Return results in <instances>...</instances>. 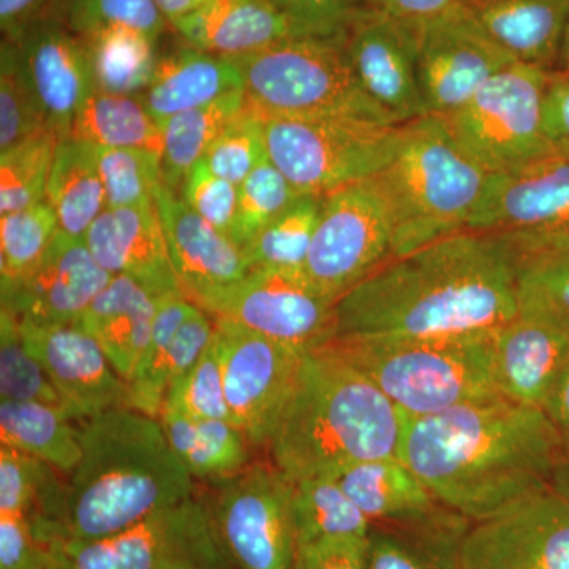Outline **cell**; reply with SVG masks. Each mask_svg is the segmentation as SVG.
Segmentation results:
<instances>
[{
	"instance_id": "obj_1",
	"label": "cell",
	"mask_w": 569,
	"mask_h": 569,
	"mask_svg": "<svg viewBox=\"0 0 569 569\" xmlns=\"http://www.w3.org/2000/svg\"><path fill=\"white\" fill-rule=\"evenodd\" d=\"M518 310L516 250L501 236L463 231L391 258L351 288L336 305V336L482 335Z\"/></svg>"
},
{
	"instance_id": "obj_2",
	"label": "cell",
	"mask_w": 569,
	"mask_h": 569,
	"mask_svg": "<svg viewBox=\"0 0 569 569\" xmlns=\"http://www.w3.org/2000/svg\"><path fill=\"white\" fill-rule=\"evenodd\" d=\"M563 455L548 413L508 399L408 418L400 449L433 497L473 523L553 488Z\"/></svg>"
},
{
	"instance_id": "obj_3",
	"label": "cell",
	"mask_w": 569,
	"mask_h": 569,
	"mask_svg": "<svg viewBox=\"0 0 569 569\" xmlns=\"http://www.w3.org/2000/svg\"><path fill=\"white\" fill-rule=\"evenodd\" d=\"M80 443L58 541L112 537L194 496L193 478L168 443L159 418L129 407L104 411L81 422Z\"/></svg>"
},
{
	"instance_id": "obj_4",
	"label": "cell",
	"mask_w": 569,
	"mask_h": 569,
	"mask_svg": "<svg viewBox=\"0 0 569 569\" xmlns=\"http://www.w3.org/2000/svg\"><path fill=\"white\" fill-rule=\"evenodd\" d=\"M407 422L369 378L320 347L306 356L269 455L291 481L335 477L365 460L400 458Z\"/></svg>"
},
{
	"instance_id": "obj_5",
	"label": "cell",
	"mask_w": 569,
	"mask_h": 569,
	"mask_svg": "<svg viewBox=\"0 0 569 569\" xmlns=\"http://www.w3.org/2000/svg\"><path fill=\"white\" fill-rule=\"evenodd\" d=\"M490 176L440 116L402 126L395 157L372 176L395 227L392 258L470 231Z\"/></svg>"
},
{
	"instance_id": "obj_6",
	"label": "cell",
	"mask_w": 569,
	"mask_h": 569,
	"mask_svg": "<svg viewBox=\"0 0 569 569\" xmlns=\"http://www.w3.org/2000/svg\"><path fill=\"white\" fill-rule=\"evenodd\" d=\"M492 332L336 336L321 348L369 378L408 418H426L466 403L505 399L493 367Z\"/></svg>"
},
{
	"instance_id": "obj_7",
	"label": "cell",
	"mask_w": 569,
	"mask_h": 569,
	"mask_svg": "<svg viewBox=\"0 0 569 569\" xmlns=\"http://www.w3.org/2000/svg\"><path fill=\"white\" fill-rule=\"evenodd\" d=\"M241 71L247 102L264 116H356L396 126L356 77L343 33L298 37L228 58Z\"/></svg>"
},
{
	"instance_id": "obj_8",
	"label": "cell",
	"mask_w": 569,
	"mask_h": 569,
	"mask_svg": "<svg viewBox=\"0 0 569 569\" xmlns=\"http://www.w3.org/2000/svg\"><path fill=\"white\" fill-rule=\"evenodd\" d=\"M261 116L266 152L298 193L326 194L380 173L402 126L356 116Z\"/></svg>"
},
{
	"instance_id": "obj_9",
	"label": "cell",
	"mask_w": 569,
	"mask_h": 569,
	"mask_svg": "<svg viewBox=\"0 0 569 569\" xmlns=\"http://www.w3.org/2000/svg\"><path fill=\"white\" fill-rule=\"evenodd\" d=\"M550 70L512 62L447 116L459 144L490 173H507L553 151L545 129Z\"/></svg>"
},
{
	"instance_id": "obj_10",
	"label": "cell",
	"mask_w": 569,
	"mask_h": 569,
	"mask_svg": "<svg viewBox=\"0 0 569 569\" xmlns=\"http://www.w3.org/2000/svg\"><path fill=\"white\" fill-rule=\"evenodd\" d=\"M211 482L206 507L234 568L293 569V481L274 463L257 462Z\"/></svg>"
},
{
	"instance_id": "obj_11",
	"label": "cell",
	"mask_w": 569,
	"mask_h": 569,
	"mask_svg": "<svg viewBox=\"0 0 569 569\" xmlns=\"http://www.w3.org/2000/svg\"><path fill=\"white\" fill-rule=\"evenodd\" d=\"M190 301L212 318L305 351L317 350L336 336L337 301L318 290L305 271L252 269L238 282Z\"/></svg>"
},
{
	"instance_id": "obj_12",
	"label": "cell",
	"mask_w": 569,
	"mask_h": 569,
	"mask_svg": "<svg viewBox=\"0 0 569 569\" xmlns=\"http://www.w3.org/2000/svg\"><path fill=\"white\" fill-rule=\"evenodd\" d=\"M395 254V227L376 179L323 197L320 222L305 266L318 290L339 301Z\"/></svg>"
},
{
	"instance_id": "obj_13",
	"label": "cell",
	"mask_w": 569,
	"mask_h": 569,
	"mask_svg": "<svg viewBox=\"0 0 569 569\" xmlns=\"http://www.w3.org/2000/svg\"><path fill=\"white\" fill-rule=\"evenodd\" d=\"M63 550L73 569H236L194 496L112 537L63 542Z\"/></svg>"
},
{
	"instance_id": "obj_14",
	"label": "cell",
	"mask_w": 569,
	"mask_h": 569,
	"mask_svg": "<svg viewBox=\"0 0 569 569\" xmlns=\"http://www.w3.org/2000/svg\"><path fill=\"white\" fill-rule=\"evenodd\" d=\"M470 231L501 236L519 258L569 247V151L492 173Z\"/></svg>"
},
{
	"instance_id": "obj_15",
	"label": "cell",
	"mask_w": 569,
	"mask_h": 569,
	"mask_svg": "<svg viewBox=\"0 0 569 569\" xmlns=\"http://www.w3.org/2000/svg\"><path fill=\"white\" fill-rule=\"evenodd\" d=\"M224 391L234 425L254 448H268L310 351L213 318Z\"/></svg>"
},
{
	"instance_id": "obj_16",
	"label": "cell",
	"mask_w": 569,
	"mask_h": 569,
	"mask_svg": "<svg viewBox=\"0 0 569 569\" xmlns=\"http://www.w3.org/2000/svg\"><path fill=\"white\" fill-rule=\"evenodd\" d=\"M418 74L429 116L458 111L509 63L518 62L490 39L466 3L418 22Z\"/></svg>"
},
{
	"instance_id": "obj_17",
	"label": "cell",
	"mask_w": 569,
	"mask_h": 569,
	"mask_svg": "<svg viewBox=\"0 0 569 569\" xmlns=\"http://www.w3.org/2000/svg\"><path fill=\"white\" fill-rule=\"evenodd\" d=\"M463 569H569V496L556 488L471 523Z\"/></svg>"
},
{
	"instance_id": "obj_18",
	"label": "cell",
	"mask_w": 569,
	"mask_h": 569,
	"mask_svg": "<svg viewBox=\"0 0 569 569\" xmlns=\"http://www.w3.org/2000/svg\"><path fill=\"white\" fill-rule=\"evenodd\" d=\"M343 37L356 77L396 126L429 116L419 84L417 32L411 22L365 7Z\"/></svg>"
},
{
	"instance_id": "obj_19",
	"label": "cell",
	"mask_w": 569,
	"mask_h": 569,
	"mask_svg": "<svg viewBox=\"0 0 569 569\" xmlns=\"http://www.w3.org/2000/svg\"><path fill=\"white\" fill-rule=\"evenodd\" d=\"M492 351L501 396L545 408L569 365V317L519 295L516 317L492 332Z\"/></svg>"
},
{
	"instance_id": "obj_20",
	"label": "cell",
	"mask_w": 569,
	"mask_h": 569,
	"mask_svg": "<svg viewBox=\"0 0 569 569\" xmlns=\"http://www.w3.org/2000/svg\"><path fill=\"white\" fill-rule=\"evenodd\" d=\"M20 325L26 347L39 359L73 421L129 407V383L80 326Z\"/></svg>"
},
{
	"instance_id": "obj_21",
	"label": "cell",
	"mask_w": 569,
	"mask_h": 569,
	"mask_svg": "<svg viewBox=\"0 0 569 569\" xmlns=\"http://www.w3.org/2000/svg\"><path fill=\"white\" fill-rule=\"evenodd\" d=\"M112 277L97 263L84 239L59 231L39 263L3 288L2 309L22 325H77Z\"/></svg>"
},
{
	"instance_id": "obj_22",
	"label": "cell",
	"mask_w": 569,
	"mask_h": 569,
	"mask_svg": "<svg viewBox=\"0 0 569 569\" xmlns=\"http://www.w3.org/2000/svg\"><path fill=\"white\" fill-rule=\"evenodd\" d=\"M11 43L20 51L48 126L61 140L69 138L77 112L93 92L91 66L80 37L51 9Z\"/></svg>"
},
{
	"instance_id": "obj_23",
	"label": "cell",
	"mask_w": 569,
	"mask_h": 569,
	"mask_svg": "<svg viewBox=\"0 0 569 569\" xmlns=\"http://www.w3.org/2000/svg\"><path fill=\"white\" fill-rule=\"evenodd\" d=\"M84 241L104 271L130 277L156 298L182 291L156 201L104 209L89 228Z\"/></svg>"
},
{
	"instance_id": "obj_24",
	"label": "cell",
	"mask_w": 569,
	"mask_h": 569,
	"mask_svg": "<svg viewBox=\"0 0 569 569\" xmlns=\"http://www.w3.org/2000/svg\"><path fill=\"white\" fill-rule=\"evenodd\" d=\"M153 201L171 263L187 298L227 287L249 274L242 247L179 200L163 182L156 190Z\"/></svg>"
},
{
	"instance_id": "obj_25",
	"label": "cell",
	"mask_w": 569,
	"mask_h": 569,
	"mask_svg": "<svg viewBox=\"0 0 569 569\" xmlns=\"http://www.w3.org/2000/svg\"><path fill=\"white\" fill-rule=\"evenodd\" d=\"M173 29L197 50L238 58L306 36L271 0H211Z\"/></svg>"
},
{
	"instance_id": "obj_26",
	"label": "cell",
	"mask_w": 569,
	"mask_h": 569,
	"mask_svg": "<svg viewBox=\"0 0 569 569\" xmlns=\"http://www.w3.org/2000/svg\"><path fill=\"white\" fill-rule=\"evenodd\" d=\"M186 43V41H183ZM244 89L241 71L231 59L190 47L164 52L140 99L157 122L206 107Z\"/></svg>"
},
{
	"instance_id": "obj_27",
	"label": "cell",
	"mask_w": 569,
	"mask_h": 569,
	"mask_svg": "<svg viewBox=\"0 0 569 569\" xmlns=\"http://www.w3.org/2000/svg\"><path fill=\"white\" fill-rule=\"evenodd\" d=\"M486 33L518 62H559L569 0H463Z\"/></svg>"
},
{
	"instance_id": "obj_28",
	"label": "cell",
	"mask_w": 569,
	"mask_h": 569,
	"mask_svg": "<svg viewBox=\"0 0 569 569\" xmlns=\"http://www.w3.org/2000/svg\"><path fill=\"white\" fill-rule=\"evenodd\" d=\"M471 523L447 507L410 522L373 523L367 569H463Z\"/></svg>"
},
{
	"instance_id": "obj_29",
	"label": "cell",
	"mask_w": 569,
	"mask_h": 569,
	"mask_svg": "<svg viewBox=\"0 0 569 569\" xmlns=\"http://www.w3.org/2000/svg\"><path fill=\"white\" fill-rule=\"evenodd\" d=\"M157 298L127 276H114L77 326L96 339L123 380L132 378L151 340Z\"/></svg>"
},
{
	"instance_id": "obj_30",
	"label": "cell",
	"mask_w": 569,
	"mask_h": 569,
	"mask_svg": "<svg viewBox=\"0 0 569 569\" xmlns=\"http://www.w3.org/2000/svg\"><path fill=\"white\" fill-rule=\"evenodd\" d=\"M335 479L372 523L410 522L443 507L400 458L353 463Z\"/></svg>"
},
{
	"instance_id": "obj_31",
	"label": "cell",
	"mask_w": 569,
	"mask_h": 569,
	"mask_svg": "<svg viewBox=\"0 0 569 569\" xmlns=\"http://www.w3.org/2000/svg\"><path fill=\"white\" fill-rule=\"evenodd\" d=\"M159 419L190 477L216 481L250 466L252 445L234 422L192 418L171 406H163Z\"/></svg>"
},
{
	"instance_id": "obj_32",
	"label": "cell",
	"mask_w": 569,
	"mask_h": 569,
	"mask_svg": "<svg viewBox=\"0 0 569 569\" xmlns=\"http://www.w3.org/2000/svg\"><path fill=\"white\" fill-rule=\"evenodd\" d=\"M61 406L37 400H0V440L43 460L67 478L81 459L80 429Z\"/></svg>"
},
{
	"instance_id": "obj_33",
	"label": "cell",
	"mask_w": 569,
	"mask_h": 569,
	"mask_svg": "<svg viewBox=\"0 0 569 569\" xmlns=\"http://www.w3.org/2000/svg\"><path fill=\"white\" fill-rule=\"evenodd\" d=\"M47 203L63 233L84 239L97 217L107 209L96 146L70 137L59 141Z\"/></svg>"
},
{
	"instance_id": "obj_34",
	"label": "cell",
	"mask_w": 569,
	"mask_h": 569,
	"mask_svg": "<svg viewBox=\"0 0 569 569\" xmlns=\"http://www.w3.org/2000/svg\"><path fill=\"white\" fill-rule=\"evenodd\" d=\"M70 138L102 148L163 153L162 126L146 110L140 96L93 91L77 112Z\"/></svg>"
},
{
	"instance_id": "obj_35",
	"label": "cell",
	"mask_w": 569,
	"mask_h": 569,
	"mask_svg": "<svg viewBox=\"0 0 569 569\" xmlns=\"http://www.w3.org/2000/svg\"><path fill=\"white\" fill-rule=\"evenodd\" d=\"M91 66L93 91L141 96L156 70L157 43L146 33L114 28L80 37Z\"/></svg>"
},
{
	"instance_id": "obj_36",
	"label": "cell",
	"mask_w": 569,
	"mask_h": 569,
	"mask_svg": "<svg viewBox=\"0 0 569 569\" xmlns=\"http://www.w3.org/2000/svg\"><path fill=\"white\" fill-rule=\"evenodd\" d=\"M246 103V91L241 89L160 123L163 130L162 179L168 189L176 192Z\"/></svg>"
},
{
	"instance_id": "obj_37",
	"label": "cell",
	"mask_w": 569,
	"mask_h": 569,
	"mask_svg": "<svg viewBox=\"0 0 569 569\" xmlns=\"http://www.w3.org/2000/svg\"><path fill=\"white\" fill-rule=\"evenodd\" d=\"M293 520L298 548L326 538H367L373 523L335 477H312L293 481Z\"/></svg>"
},
{
	"instance_id": "obj_38",
	"label": "cell",
	"mask_w": 569,
	"mask_h": 569,
	"mask_svg": "<svg viewBox=\"0 0 569 569\" xmlns=\"http://www.w3.org/2000/svg\"><path fill=\"white\" fill-rule=\"evenodd\" d=\"M325 194L301 193L272 222L242 246L252 269L305 271L307 254L320 222Z\"/></svg>"
},
{
	"instance_id": "obj_39",
	"label": "cell",
	"mask_w": 569,
	"mask_h": 569,
	"mask_svg": "<svg viewBox=\"0 0 569 569\" xmlns=\"http://www.w3.org/2000/svg\"><path fill=\"white\" fill-rule=\"evenodd\" d=\"M59 141L58 133L44 130L0 152V216L47 201Z\"/></svg>"
},
{
	"instance_id": "obj_40",
	"label": "cell",
	"mask_w": 569,
	"mask_h": 569,
	"mask_svg": "<svg viewBox=\"0 0 569 569\" xmlns=\"http://www.w3.org/2000/svg\"><path fill=\"white\" fill-rule=\"evenodd\" d=\"M193 302L182 291L157 298L156 320L149 346L146 347L129 383V408L159 418L164 395L160 389V370L179 326L189 316Z\"/></svg>"
},
{
	"instance_id": "obj_41",
	"label": "cell",
	"mask_w": 569,
	"mask_h": 569,
	"mask_svg": "<svg viewBox=\"0 0 569 569\" xmlns=\"http://www.w3.org/2000/svg\"><path fill=\"white\" fill-rule=\"evenodd\" d=\"M61 231L47 201L0 216V287L9 288L39 263Z\"/></svg>"
},
{
	"instance_id": "obj_42",
	"label": "cell",
	"mask_w": 569,
	"mask_h": 569,
	"mask_svg": "<svg viewBox=\"0 0 569 569\" xmlns=\"http://www.w3.org/2000/svg\"><path fill=\"white\" fill-rule=\"evenodd\" d=\"M51 130L33 91L17 44L2 39L0 47V152Z\"/></svg>"
},
{
	"instance_id": "obj_43",
	"label": "cell",
	"mask_w": 569,
	"mask_h": 569,
	"mask_svg": "<svg viewBox=\"0 0 569 569\" xmlns=\"http://www.w3.org/2000/svg\"><path fill=\"white\" fill-rule=\"evenodd\" d=\"M52 10L78 37L126 28L159 41L170 24L153 0H54Z\"/></svg>"
},
{
	"instance_id": "obj_44",
	"label": "cell",
	"mask_w": 569,
	"mask_h": 569,
	"mask_svg": "<svg viewBox=\"0 0 569 569\" xmlns=\"http://www.w3.org/2000/svg\"><path fill=\"white\" fill-rule=\"evenodd\" d=\"M107 209L152 203L162 179V157L144 149L96 146Z\"/></svg>"
},
{
	"instance_id": "obj_45",
	"label": "cell",
	"mask_w": 569,
	"mask_h": 569,
	"mask_svg": "<svg viewBox=\"0 0 569 569\" xmlns=\"http://www.w3.org/2000/svg\"><path fill=\"white\" fill-rule=\"evenodd\" d=\"M0 400L59 403L39 359L28 350L18 318L0 309Z\"/></svg>"
},
{
	"instance_id": "obj_46",
	"label": "cell",
	"mask_w": 569,
	"mask_h": 569,
	"mask_svg": "<svg viewBox=\"0 0 569 569\" xmlns=\"http://www.w3.org/2000/svg\"><path fill=\"white\" fill-rule=\"evenodd\" d=\"M266 156L263 121L260 112L247 102L213 141L203 160L213 174L241 186Z\"/></svg>"
},
{
	"instance_id": "obj_47",
	"label": "cell",
	"mask_w": 569,
	"mask_h": 569,
	"mask_svg": "<svg viewBox=\"0 0 569 569\" xmlns=\"http://www.w3.org/2000/svg\"><path fill=\"white\" fill-rule=\"evenodd\" d=\"M268 156L239 186L236 244L244 246L254 233L280 216L299 197Z\"/></svg>"
},
{
	"instance_id": "obj_48",
	"label": "cell",
	"mask_w": 569,
	"mask_h": 569,
	"mask_svg": "<svg viewBox=\"0 0 569 569\" xmlns=\"http://www.w3.org/2000/svg\"><path fill=\"white\" fill-rule=\"evenodd\" d=\"M163 406L179 408L197 419L233 421L228 407L222 358L216 335L197 365L168 389Z\"/></svg>"
},
{
	"instance_id": "obj_49",
	"label": "cell",
	"mask_w": 569,
	"mask_h": 569,
	"mask_svg": "<svg viewBox=\"0 0 569 569\" xmlns=\"http://www.w3.org/2000/svg\"><path fill=\"white\" fill-rule=\"evenodd\" d=\"M182 200L236 242L239 186L213 174L204 160H200L183 181Z\"/></svg>"
},
{
	"instance_id": "obj_50",
	"label": "cell",
	"mask_w": 569,
	"mask_h": 569,
	"mask_svg": "<svg viewBox=\"0 0 569 569\" xmlns=\"http://www.w3.org/2000/svg\"><path fill=\"white\" fill-rule=\"evenodd\" d=\"M519 295L569 317V247L519 258Z\"/></svg>"
},
{
	"instance_id": "obj_51",
	"label": "cell",
	"mask_w": 569,
	"mask_h": 569,
	"mask_svg": "<svg viewBox=\"0 0 569 569\" xmlns=\"http://www.w3.org/2000/svg\"><path fill=\"white\" fill-rule=\"evenodd\" d=\"M306 36L331 37L346 32L365 0H271Z\"/></svg>"
},
{
	"instance_id": "obj_52",
	"label": "cell",
	"mask_w": 569,
	"mask_h": 569,
	"mask_svg": "<svg viewBox=\"0 0 569 569\" xmlns=\"http://www.w3.org/2000/svg\"><path fill=\"white\" fill-rule=\"evenodd\" d=\"M52 542L41 541L29 520L0 516V569H48Z\"/></svg>"
},
{
	"instance_id": "obj_53",
	"label": "cell",
	"mask_w": 569,
	"mask_h": 569,
	"mask_svg": "<svg viewBox=\"0 0 569 569\" xmlns=\"http://www.w3.org/2000/svg\"><path fill=\"white\" fill-rule=\"evenodd\" d=\"M367 538H326L299 546L293 569H367Z\"/></svg>"
},
{
	"instance_id": "obj_54",
	"label": "cell",
	"mask_w": 569,
	"mask_h": 569,
	"mask_svg": "<svg viewBox=\"0 0 569 569\" xmlns=\"http://www.w3.org/2000/svg\"><path fill=\"white\" fill-rule=\"evenodd\" d=\"M545 129L553 148L569 151V73H552L545 103Z\"/></svg>"
},
{
	"instance_id": "obj_55",
	"label": "cell",
	"mask_w": 569,
	"mask_h": 569,
	"mask_svg": "<svg viewBox=\"0 0 569 569\" xmlns=\"http://www.w3.org/2000/svg\"><path fill=\"white\" fill-rule=\"evenodd\" d=\"M52 6L54 0H0L2 39H20L21 33L43 18Z\"/></svg>"
},
{
	"instance_id": "obj_56",
	"label": "cell",
	"mask_w": 569,
	"mask_h": 569,
	"mask_svg": "<svg viewBox=\"0 0 569 569\" xmlns=\"http://www.w3.org/2000/svg\"><path fill=\"white\" fill-rule=\"evenodd\" d=\"M460 2L462 0H365L366 7L411 24L440 17Z\"/></svg>"
},
{
	"instance_id": "obj_57",
	"label": "cell",
	"mask_w": 569,
	"mask_h": 569,
	"mask_svg": "<svg viewBox=\"0 0 569 569\" xmlns=\"http://www.w3.org/2000/svg\"><path fill=\"white\" fill-rule=\"evenodd\" d=\"M542 410L552 419L560 432L561 440H563L565 455L559 468L561 470V468L569 467V365L550 392L548 402Z\"/></svg>"
},
{
	"instance_id": "obj_58",
	"label": "cell",
	"mask_w": 569,
	"mask_h": 569,
	"mask_svg": "<svg viewBox=\"0 0 569 569\" xmlns=\"http://www.w3.org/2000/svg\"><path fill=\"white\" fill-rule=\"evenodd\" d=\"M153 2H156L157 9L162 11L167 21L174 24L176 21L189 17L211 0H153Z\"/></svg>"
},
{
	"instance_id": "obj_59",
	"label": "cell",
	"mask_w": 569,
	"mask_h": 569,
	"mask_svg": "<svg viewBox=\"0 0 569 569\" xmlns=\"http://www.w3.org/2000/svg\"><path fill=\"white\" fill-rule=\"evenodd\" d=\"M48 569H73L69 559H67L62 541H52V557Z\"/></svg>"
},
{
	"instance_id": "obj_60",
	"label": "cell",
	"mask_w": 569,
	"mask_h": 569,
	"mask_svg": "<svg viewBox=\"0 0 569 569\" xmlns=\"http://www.w3.org/2000/svg\"><path fill=\"white\" fill-rule=\"evenodd\" d=\"M559 62L561 63V71L569 73V21L567 31H565L563 44H561Z\"/></svg>"
}]
</instances>
